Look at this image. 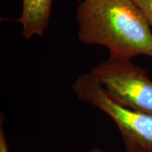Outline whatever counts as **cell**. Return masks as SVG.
Wrapping results in <instances>:
<instances>
[{
  "label": "cell",
  "instance_id": "obj_7",
  "mask_svg": "<svg viewBox=\"0 0 152 152\" xmlns=\"http://www.w3.org/2000/svg\"><path fill=\"white\" fill-rule=\"evenodd\" d=\"M84 152H104L103 150L99 149V148H93V149L89 150V151H84Z\"/></svg>",
  "mask_w": 152,
  "mask_h": 152
},
{
  "label": "cell",
  "instance_id": "obj_6",
  "mask_svg": "<svg viewBox=\"0 0 152 152\" xmlns=\"http://www.w3.org/2000/svg\"><path fill=\"white\" fill-rule=\"evenodd\" d=\"M3 113H1V118H0V152H10L9 151V148L8 143H7V140H6L4 131L2 128V125L4 122V117L2 118Z\"/></svg>",
  "mask_w": 152,
  "mask_h": 152
},
{
  "label": "cell",
  "instance_id": "obj_3",
  "mask_svg": "<svg viewBox=\"0 0 152 152\" xmlns=\"http://www.w3.org/2000/svg\"><path fill=\"white\" fill-rule=\"evenodd\" d=\"M91 73L118 104L152 116V81L146 70L130 60L109 57Z\"/></svg>",
  "mask_w": 152,
  "mask_h": 152
},
{
  "label": "cell",
  "instance_id": "obj_2",
  "mask_svg": "<svg viewBox=\"0 0 152 152\" xmlns=\"http://www.w3.org/2000/svg\"><path fill=\"white\" fill-rule=\"evenodd\" d=\"M80 100L107 114L116 125L128 152H152V116L118 104L91 73L80 75L73 85Z\"/></svg>",
  "mask_w": 152,
  "mask_h": 152
},
{
  "label": "cell",
  "instance_id": "obj_4",
  "mask_svg": "<svg viewBox=\"0 0 152 152\" xmlns=\"http://www.w3.org/2000/svg\"><path fill=\"white\" fill-rule=\"evenodd\" d=\"M55 0H23L22 14L18 22L23 26V35L29 39L42 37L48 27L53 3Z\"/></svg>",
  "mask_w": 152,
  "mask_h": 152
},
{
  "label": "cell",
  "instance_id": "obj_8",
  "mask_svg": "<svg viewBox=\"0 0 152 152\" xmlns=\"http://www.w3.org/2000/svg\"><path fill=\"white\" fill-rule=\"evenodd\" d=\"M82 1H83V0H82Z\"/></svg>",
  "mask_w": 152,
  "mask_h": 152
},
{
  "label": "cell",
  "instance_id": "obj_5",
  "mask_svg": "<svg viewBox=\"0 0 152 152\" xmlns=\"http://www.w3.org/2000/svg\"><path fill=\"white\" fill-rule=\"evenodd\" d=\"M133 1L139 8L141 9L150 26L152 27V0H133Z\"/></svg>",
  "mask_w": 152,
  "mask_h": 152
},
{
  "label": "cell",
  "instance_id": "obj_1",
  "mask_svg": "<svg viewBox=\"0 0 152 152\" xmlns=\"http://www.w3.org/2000/svg\"><path fill=\"white\" fill-rule=\"evenodd\" d=\"M77 36L86 45H102L110 57H152V33L133 0H83L76 9Z\"/></svg>",
  "mask_w": 152,
  "mask_h": 152
}]
</instances>
